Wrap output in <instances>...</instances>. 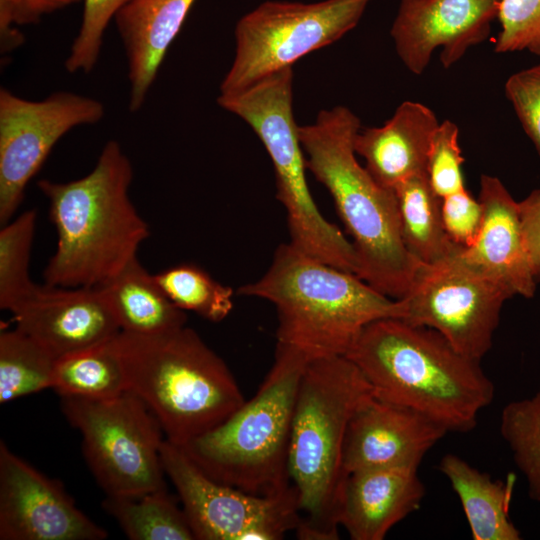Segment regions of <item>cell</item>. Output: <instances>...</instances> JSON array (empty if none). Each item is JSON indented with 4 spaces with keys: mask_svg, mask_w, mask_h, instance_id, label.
<instances>
[{
    "mask_svg": "<svg viewBox=\"0 0 540 540\" xmlns=\"http://www.w3.org/2000/svg\"><path fill=\"white\" fill-rule=\"evenodd\" d=\"M160 456L195 539L279 540L297 529L301 516L294 487L278 496H257L221 484L166 439Z\"/></svg>",
    "mask_w": 540,
    "mask_h": 540,
    "instance_id": "12",
    "label": "cell"
},
{
    "mask_svg": "<svg viewBox=\"0 0 540 540\" xmlns=\"http://www.w3.org/2000/svg\"><path fill=\"white\" fill-rule=\"evenodd\" d=\"M132 180L130 159L118 141L109 140L84 177L37 182L57 231L56 251L43 272L45 285L98 287L137 258L150 230L129 197Z\"/></svg>",
    "mask_w": 540,
    "mask_h": 540,
    "instance_id": "2",
    "label": "cell"
},
{
    "mask_svg": "<svg viewBox=\"0 0 540 540\" xmlns=\"http://www.w3.org/2000/svg\"><path fill=\"white\" fill-rule=\"evenodd\" d=\"M500 434L527 482L530 497L540 503V388L502 409Z\"/></svg>",
    "mask_w": 540,
    "mask_h": 540,
    "instance_id": "30",
    "label": "cell"
},
{
    "mask_svg": "<svg viewBox=\"0 0 540 540\" xmlns=\"http://www.w3.org/2000/svg\"><path fill=\"white\" fill-rule=\"evenodd\" d=\"M345 356L375 398L415 410L448 432L471 431L494 397L480 361L458 352L437 331L400 318L368 324Z\"/></svg>",
    "mask_w": 540,
    "mask_h": 540,
    "instance_id": "1",
    "label": "cell"
},
{
    "mask_svg": "<svg viewBox=\"0 0 540 540\" xmlns=\"http://www.w3.org/2000/svg\"><path fill=\"white\" fill-rule=\"evenodd\" d=\"M478 200L483 210L481 227L474 243L460 250V257L512 296L533 297L538 282L532 273L518 202L497 177L487 174L481 175Z\"/></svg>",
    "mask_w": 540,
    "mask_h": 540,
    "instance_id": "18",
    "label": "cell"
},
{
    "mask_svg": "<svg viewBox=\"0 0 540 540\" xmlns=\"http://www.w3.org/2000/svg\"><path fill=\"white\" fill-rule=\"evenodd\" d=\"M496 53L528 51L540 56V0H502Z\"/></svg>",
    "mask_w": 540,
    "mask_h": 540,
    "instance_id": "33",
    "label": "cell"
},
{
    "mask_svg": "<svg viewBox=\"0 0 540 540\" xmlns=\"http://www.w3.org/2000/svg\"><path fill=\"white\" fill-rule=\"evenodd\" d=\"M502 0H401L390 34L404 66L420 75L441 47L445 69L484 42Z\"/></svg>",
    "mask_w": 540,
    "mask_h": 540,
    "instance_id": "15",
    "label": "cell"
},
{
    "mask_svg": "<svg viewBox=\"0 0 540 540\" xmlns=\"http://www.w3.org/2000/svg\"><path fill=\"white\" fill-rule=\"evenodd\" d=\"M129 0H84L82 21L65 69L69 73L91 72L100 56L104 33L117 12Z\"/></svg>",
    "mask_w": 540,
    "mask_h": 540,
    "instance_id": "31",
    "label": "cell"
},
{
    "mask_svg": "<svg viewBox=\"0 0 540 540\" xmlns=\"http://www.w3.org/2000/svg\"><path fill=\"white\" fill-rule=\"evenodd\" d=\"M457 494L474 540H520L521 533L509 516L515 476L493 480L455 454L438 465Z\"/></svg>",
    "mask_w": 540,
    "mask_h": 540,
    "instance_id": "22",
    "label": "cell"
},
{
    "mask_svg": "<svg viewBox=\"0 0 540 540\" xmlns=\"http://www.w3.org/2000/svg\"><path fill=\"white\" fill-rule=\"evenodd\" d=\"M196 0H129L114 21L128 63L129 109L143 106L166 52Z\"/></svg>",
    "mask_w": 540,
    "mask_h": 540,
    "instance_id": "20",
    "label": "cell"
},
{
    "mask_svg": "<svg viewBox=\"0 0 540 540\" xmlns=\"http://www.w3.org/2000/svg\"><path fill=\"white\" fill-rule=\"evenodd\" d=\"M37 213L27 210L0 230V308L13 311L37 287L29 264Z\"/></svg>",
    "mask_w": 540,
    "mask_h": 540,
    "instance_id": "29",
    "label": "cell"
},
{
    "mask_svg": "<svg viewBox=\"0 0 540 540\" xmlns=\"http://www.w3.org/2000/svg\"><path fill=\"white\" fill-rule=\"evenodd\" d=\"M441 214L444 228L454 243L463 248L474 243L481 227L483 210L480 201L467 189L441 199Z\"/></svg>",
    "mask_w": 540,
    "mask_h": 540,
    "instance_id": "36",
    "label": "cell"
},
{
    "mask_svg": "<svg viewBox=\"0 0 540 540\" xmlns=\"http://www.w3.org/2000/svg\"><path fill=\"white\" fill-rule=\"evenodd\" d=\"M448 431L423 414L374 395L352 416L343 448L345 472L419 467Z\"/></svg>",
    "mask_w": 540,
    "mask_h": 540,
    "instance_id": "17",
    "label": "cell"
},
{
    "mask_svg": "<svg viewBox=\"0 0 540 540\" xmlns=\"http://www.w3.org/2000/svg\"><path fill=\"white\" fill-rule=\"evenodd\" d=\"M394 192L404 244L419 263L442 261L463 248L450 239L444 228L441 199L431 188L427 173L408 177Z\"/></svg>",
    "mask_w": 540,
    "mask_h": 540,
    "instance_id": "24",
    "label": "cell"
},
{
    "mask_svg": "<svg viewBox=\"0 0 540 540\" xmlns=\"http://www.w3.org/2000/svg\"><path fill=\"white\" fill-rule=\"evenodd\" d=\"M217 102L244 120L263 143L274 167L276 197L286 210L289 243L317 260L356 274L353 243L323 217L307 184L306 159L293 113L292 67L237 92L220 94Z\"/></svg>",
    "mask_w": 540,
    "mask_h": 540,
    "instance_id": "8",
    "label": "cell"
},
{
    "mask_svg": "<svg viewBox=\"0 0 540 540\" xmlns=\"http://www.w3.org/2000/svg\"><path fill=\"white\" fill-rule=\"evenodd\" d=\"M457 125L444 120L435 129L427 161V176L434 193L443 199L466 189L462 172L464 158L458 143Z\"/></svg>",
    "mask_w": 540,
    "mask_h": 540,
    "instance_id": "32",
    "label": "cell"
},
{
    "mask_svg": "<svg viewBox=\"0 0 540 540\" xmlns=\"http://www.w3.org/2000/svg\"><path fill=\"white\" fill-rule=\"evenodd\" d=\"M121 331L150 335L180 329L187 315L176 307L137 258L98 286Z\"/></svg>",
    "mask_w": 540,
    "mask_h": 540,
    "instance_id": "23",
    "label": "cell"
},
{
    "mask_svg": "<svg viewBox=\"0 0 540 540\" xmlns=\"http://www.w3.org/2000/svg\"><path fill=\"white\" fill-rule=\"evenodd\" d=\"M171 302L183 311L220 322L233 309V289L194 264H179L154 275Z\"/></svg>",
    "mask_w": 540,
    "mask_h": 540,
    "instance_id": "28",
    "label": "cell"
},
{
    "mask_svg": "<svg viewBox=\"0 0 540 540\" xmlns=\"http://www.w3.org/2000/svg\"><path fill=\"white\" fill-rule=\"evenodd\" d=\"M61 410L82 437L87 465L109 496L166 489L160 450L162 427L144 402L127 390L108 399L60 396Z\"/></svg>",
    "mask_w": 540,
    "mask_h": 540,
    "instance_id": "9",
    "label": "cell"
},
{
    "mask_svg": "<svg viewBox=\"0 0 540 540\" xmlns=\"http://www.w3.org/2000/svg\"><path fill=\"white\" fill-rule=\"evenodd\" d=\"M81 0H0L1 52L9 53L24 42L16 26L36 24L41 19Z\"/></svg>",
    "mask_w": 540,
    "mask_h": 540,
    "instance_id": "35",
    "label": "cell"
},
{
    "mask_svg": "<svg viewBox=\"0 0 540 540\" xmlns=\"http://www.w3.org/2000/svg\"><path fill=\"white\" fill-rule=\"evenodd\" d=\"M55 358L15 328L0 333V403L51 388Z\"/></svg>",
    "mask_w": 540,
    "mask_h": 540,
    "instance_id": "27",
    "label": "cell"
},
{
    "mask_svg": "<svg viewBox=\"0 0 540 540\" xmlns=\"http://www.w3.org/2000/svg\"><path fill=\"white\" fill-rule=\"evenodd\" d=\"M271 302L277 312V344L308 362L345 355L359 333L383 318L404 317V303L356 274L280 245L266 273L238 290Z\"/></svg>",
    "mask_w": 540,
    "mask_h": 540,
    "instance_id": "4",
    "label": "cell"
},
{
    "mask_svg": "<svg viewBox=\"0 0 540 540\" xmlns=\"http://www.w3.org/2000/svg\"><path fill=\"white\" fill-rule=\"evenodd\" d=\"M101 101L71 91L28 100L0 89V223L9 222L29 181L71 129L98 123Z\"/></svg>",
    "mask_w": 540,
    "mask_h": 540,
    "instance_id": "13",
    "label": "cell"
},
{
    "mask_svg": "<svg viewBox=\"0 0 540 540\" xmlns=\"http://www.w3.org/2000/svg\"><path fill=\"white\" fill-rule=\"evenodd\" d=\"M307 359L277 344L274 363L256 394L223 423L180 447L211 479L257 496L294 486L289 447L297 391Z\"/></svg>",
    "mask_w": 540,
    "mask_h": 540,
    "instance_id": "7",
    "label": "cell"
},
{
    "mask_svg": "<svg viewBox=\"0 0 540 540\" xmlns=\"http://www.w3.org/2000/svg\"><path fill=\"white\" fill-rule=\"evenodd\" d=\"M459 252L419 265L401 299L402 319L437 331L458 352L480 361L492 346L504 302L513 296L465 262Z\"/></svg>",
    "mask_w": 540,
    "mask_h": 540,
    "instance_id": "11",
    "label": "cell"
},
{
    "mask_svg": "<svg viewBox=\"0 0 540 540\" xmlns=\"http://www.w3.org/2000/svg\"><path fill=\"white\" fill-rule=\"evenodd\" d=\"M113 338L57 358L51 388L59 396L90 399L113 398L127 391L124 369Z\"/></svg>",
    "mask_w": 540,
    "mask_h": 540,
    "instance_id": "25",
    "label": "cell"
},
{
    "mask_svg": "<svg viewBox=\"0 0 540 540\" xmlns=\"http://www.w3.org/2000/svg\"><path fill=\"white\" fill-rule=\"evenodd\" d=\"M360 129L356 114L335 106L299 125L298 134L307 169L331 194L352 237L357 276L380 293L402 299L421 263L404 244L394 190L377 183L356 159L353 142Z\"/></svg>",
    "mask_w": 540,
    "mask_h": 540,
    "instance_id": "3",
    "label": "cell"
},
{
    "mask_svg": "<svg viewBox=\"0 0 540 540\" xmlns=\"http://www.w3.org/2000/svg\"><path fill=\"white\" fill-rule=\"evenodd\" d=\"M373 396L345 355L316 359L302 373L293 412L289 474L297 491L302 540L338 539L339 513L348 474L343 448L349 422Z\"/></svg>",
    "mask_w": 540,
    "mask_h": 540,
    "instance_id": "5",
    "label": "cell"
},
{
    "mask_svg": "<svg viewBox=\"0 0 540 540\" xmlns=\"http://www.w3.org/2000/svg\"><path fill=\"white\" fill-rule=\"evenodd\" d=\"M370 0L266 1L235 27V54L220 94L242 90L330 45L360 21Z\"/></svg>",
    "mask_w": 540,
    "mask_h": 540,
    "instance_id": "10",
    "label": "cell"
},
{
    "mask_svg": "<svg viewBox=\"0 0 540 540\" xmlns=\"http://www.w3.org/2000/svg\"><path fill=\"white\" fill-rule=\"evenodd\" d=\"M504 90L540 157V64L512 74Z\"/></svg>",
    "mask_w": 540,
    "mask_h": 540,
    "instance_id": "34",
    "label": "cell"
},
{
    "mask_svg": "<svg viewBox=\"0 0 540 540\" xmlns=\"http://www.w3.org/2000/svg\"><path fill=\"white\" fill-rule=\"evenodd\" d=\"M424 495L418 467L352 472L344 485L339 524L352 540H383L394 525L419 509Z\"/></svg>",
    "mask_w": 540,
    "mask_h": 540,
    "instance_id": "19",
    "label": "cell"
},
{
    "mask_svg": "<svg viewBox=\"0 0 540 540\" xmlns=\"http://www.w3.org/2000/svg\"><path fill=\"white\" fill-rule=\"evenodd\" d=\"M11 313L15 328L55 358L103 343L121 331L99 287L37 285Z\"/></svg>",
    "mask_w": 540,
    "mask_h": 540,
    "instance_id": "16",
    "label": "cell"
},
{
    "mask_svg": "<svg viewBox=\"0 0 540 540\" xmlns=\"http://www.w3.org/2000/svg\"><path fill=\"white\" fill-rule=\"evenodd\" d=\"M113 341L127 390L178 447L223 423L246 401L225 362L191 328L150 335L120 331Z\"/></svg>",
    "mask_w": 540,
    "mask_h": 540,
    "instance_id": "6",
    "label": "cell"
},
{
    "mask_svg": "<svg viewBox=\"0 0 540 540\" xmlns=\"http://www.w3.org/2000/svg\"><path fill=\"white\" fill-rule=\"evenodd\" d=\"M107 532L81 510L62 484L0 441L1 540H103Z\"/></svg>",
    "mask_w": 540,
    "mask_h": 540,
    "instance_id": "14",
    "label": "cell"
},
{
    "mask_svg": "<svg viewBox=\"0 0 540 540\" xmlns=\"http://www.w3.org/2000/svg\"><path fill=\"white\" fill-rule=\"evenodd\" d=\"M524 240L532 273L540 281V189L518 202Z\"/></svg>",
    "mask_w": 540,
    "mask_h": 540,
    "instance_id": "37",
    "label": "cell"
},
{
    "mask_svg": "<svg viewBox=\"0 0 540 540\" xmlns=\"http://www.w3.org/2000/svg\"><path fill=\"white\" fill-rule=\"evenodd\" d=\"M439 122L427 106L414 101L401 103L381 127L360 129L354 150L365 168L381 186L394 190L410 176L427 173L433 133Z\"/></svg>",
    "mask_w": 540,
    "mask_h": 540,
    "instance_id": "21",
    "label": "cell"
},
{
    "mask_svg": "<svg viewBox=\"0 0 540 540\" xmlns=\"http://www.w3.org/2000/svg\"><path fill=\"white\" fill-rule=\"evenodd\" d=\"M102 508L131 540L195 539L184 510L167 489L139 495H106Z\"/></svg>",
    "mask_w": 540,
    "mask_h": 540,
    "instance_id": "26",
    "label": "cell"
}]
</instances>
